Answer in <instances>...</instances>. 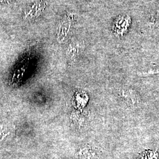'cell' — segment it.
I'll return each instance as SVG.
<instances>
[{"label":"cell","mask_w":159,"mask_h":159,"mask_svg":"<svg viewBox=\"0 0 159 159\" xmlns=\"http://www.w3.org/2000/svg\"><path fill=\"white\" fill-rule=\"evenodd\" d=\"M44 4L43 2H40L39 4H34L29 10L28 11H25L26 17H38L40 14L43 12L44 7H43Z\"/></svg>","instance_id":"cell-1"},{"label":"cell","mask_w":159,"mask_h":159,"mask_svg":"<svg viewBox=\"0 0 159 159\" xmlns=\"http://www.w3.org/2000/svg\"><path fill=\"white\" fill-rule=\"evenodd\" d=\"M11 0H0V3H7L9 4Z\"/></svg>","instance_id":"cell-2"}]
</instances>
